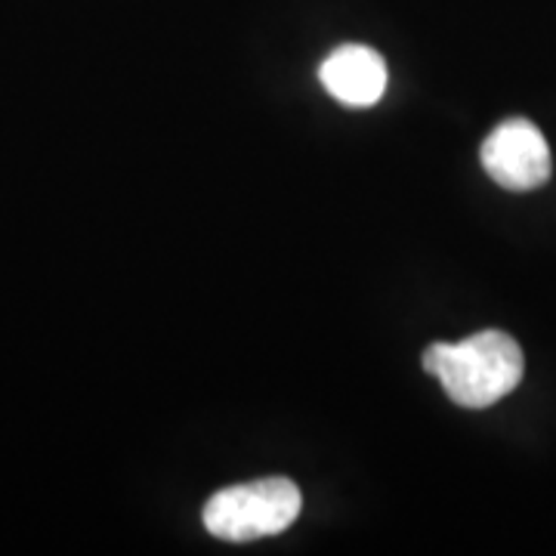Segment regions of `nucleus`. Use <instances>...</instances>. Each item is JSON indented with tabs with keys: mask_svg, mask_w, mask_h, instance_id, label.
Listing matches in <instances>:
<instances>
[{
	"mask_svg": "<svg viewBox=\"0 0 556 556\" xmlns=\"http://www.w3.org/2000/svg\"><path fill=\"white\" fill-rule=\"evenodd\" d=\"M424 371L433 375L460 408H489L517 390L526 358L510 334L479 331L460 343H430Z\"/></svg>",
	"mask_w": 556,
	"mask_h": 556,
	"instance_id": "f257e3e1",
	"label": "nucleus"
},
{
	"mask_svg": "<svg viewBox=\"0 0 556 556\" xmlns=\"http://www.w3.org/2000/svg\"><path fill=\"white\" fill-rule=\"evenodd\" d=\"M300 507L303 497L291 479H254L211 495V501L204 504V529L219 541L248 544L291 529L300 517Z\"/></svg>",
	"mask_w": 556,
	"mask_h": 556,
	"instance_id": "f03ea898",
	"label": "nucleus"
},
{
	"mask_svg": "<svg viewBox=\"0 0 556 556\" xmlns=\"http://www.w3.org/2000/svg\"><path fill=\"white\" fill-rule=\"evenodd\" d=\"M485 174L507 192H532L551 179V149L532 121L510 118L497 124L479 149Z\"/></svg>",
	"mask_w": 556,
	"mask_h": 556,
	"instance_id": "7ed1b4c3",
	"label": "nucleus"
},
{
	"mask_svg": "<svg viewBox=\"0 0 556 556\" xmlns=\"http://www.w3.org/2000/svg\"><path fill=\"white\" fill-rule=\"evenodd\" d=\"M318 78L338 102L353 109H368L380 102L387 90V62L371 47L346 43L321 62Z\"/></svg>",
	"mask_w": 556,
	"mask_h": 556,
	"instance_id": "20e7f679",
	"label": "nucleus"
}]
</instances>
